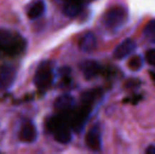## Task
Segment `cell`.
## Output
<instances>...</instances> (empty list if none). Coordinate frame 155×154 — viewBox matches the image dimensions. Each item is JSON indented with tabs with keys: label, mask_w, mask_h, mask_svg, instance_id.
Segmentation results:
<instances>
[{
	"label": "cell",
	"mask_w": 155,
	"mask_h": 154,
	"mask_svg": "<svg viewBox=\"0 0 155 154\" xmlns=\"http://www.w3.org/2000/svg\"><path fill=\"white\" fill-rule=\"evenodd\" d=\"M79 49L84 53H91L97 47V40L92 32H87L79 40Z\"/></svg>",
	"instance_id": "cell-11"
},
{
	"label": "cell",
	"mask_w": 155,
	"mask_h": 154,
	"mask_svg": "<svg viewBox=\"0 0 155 154\" xmlns=\"http://www.w3.org/2000/svg\"><path fill=\"white\" fill-rule=\"evenodd\" d=\"M89 114H90V109L89 108H84L82 110H80L73 118V121H72V128L75 132H80L82 129H84V125L87 123V119L89 117Z\"/></svg>",
	"instance_id": "cell-12"
},
{
	"label": "cell",
	"mask_w": 155,
	"mask_h": 154,
	"mask_svg": "<svg viewBox=\"0 0 155 154\" xmlns=\"http://www.w3.org/2000/svg\"><path fill=\"white\" fill-rule=\"evenodd\" d=\"M74 98L69 94H62L58 96L54 101V108L58 111H67L74 106Z\"/></svg>",
	"instance_id": "cell-14"
},
{
	"label": "cell",
	"mask_w": 155,
	"mask_h": 154,
	"mask_svg": "<svg viewBox=\"0 0 155 154\" xmlns=\"http://www.w3.org/2000/svg\"><path fill=\"white\" fill-rule=\"evenodd\" d=\"M128 67L133 71H138L143 67V59L139 56H134L129 60Z\"/></svg>",
	"instance_id": "cell-16"
},
{
	"label": "cell",
	"mask_w": 155,
	"mask_h": 154,
	"mask_svg": "<svg viewBox=\"0 0 155 154\" xmlns=\"http://www.w3.org/2000/svg\"><path fill=\"white\" fill-rule=\"evenodd\" d=\"M23 48V39L8 30L0 28V56L15 55Z\"/></svg>",
	"instance_id": "cell-1"
},
{
	"label": "cell",
	"mask_w": 155,
	"mask_h": 154,
	"mask_svg": "<svg viewBox=\"0 0 155 154\" xmlns=\"http://www.w3.org/2000/svg\"><path fill=\"white\" fill-rule=\"evenodd\" d=\"M127 20H128V11L121 5L112 6L102 16V22L104 27L111 30L123 27Z\"/></svg>",
	"instance_id": "cell-2"
},
{
	"label": "cell",
	"mask_w": 155,
	"mask_h": 154,
	"mask_svg": "<svg viewBox=\"0 0 155 154\" xmlns=\"http://www.w3.org/2000/svg\"><path fill=\"white\" fill-rule=\"evenodd\" d=\"M53 84V69L48 60L40 62L34 75V84L39 90H47Z\"/></svg>",
	"instance_id": "cell-3"
},
{
	"label": "cell",
	"mask_w": 155,
	"mask_h": 154,
	"mask_svg": "<svg viewBox=\"0 0 155 154\" xmlns=\"http://www.w3.org/2000/svg\"><path fill=\"white\" fill-rule=\"evenodd\" d=\"M79 69L86 79H93V78L97 76L100 73V71H101L100 64H98L96 60H92V59L84 60V61L79 64Z\"/></svg>",
	"instance_id": "cell-8"
},
{
	"label": "cell",
	"mask_w": 155,
	"mask_h": 154,
	"mask_svg": "<svg viewBox=\"0 0 155 154\" xmlns=\"http://www.w3.org/2000/svg\"><path fill=\"white\" fill-rule=\"evenodd\" d=\"M37 136H38L37 128L32 120H25L21 123L18 132V138L20 142L32 144L37 139Z\"/></svg>",
	"instance_id": "cell-6"
},
{
	"label": "cell",
	"mask_w": 155,
	"mask_h": 154,
	"mask_svg": "<svg viewBox=\"0 0 155 154\" xmlns=\"http://www.w3.org/2000/svg\"><path fill=\"white\" fill-rule=\"evenodd\" d=\"M145 35L149 40L155 42V19L149 21L145 27Z\"/></svg>",
	"instance_id": "cell-15"
},
{
	"label": "cell",
	"mask_w": 155,
	"mask_h": 154,
	"mask_svg": "<svg viewBox=\"0 0 155 154\" xmlns=\"http://www.w3.org/2000/svg\"><path fill=\"white\" fill-rule=\"evenodd\" d=\"M82 8H84V0H65L62 11L67 17L73 18L81 12Z\"/></svg>",
	"instance_id": "cell-10"
},
{
	"label": "cell",
	"mask_w": 155,
	"mask_h": 154,
	"mask_svg": "<svg viewBox=\"0 0 155 154\" xmlns=\"http://www.w3.org/2000/svg\"><path fill=\"white\" fill-rule=\"evenodd\" d=\"M45 3L43 0H37L29 8L27 12V15L31 20H36L40 18L45 13Z\"/></svg>",
	"instance_id": "cell-13"
},
{
	"label": "cell",
	"mask_w": 155,
	"mask_h": 154,
	"mask_svg": "<svg viewBox=\"0 0 155 154\" xmlns=\"http://www.w3.org/2000/svg\"><path fill=\"white\" fill-rule=\"evenodd\" d=\"M146 60L150 66L155 67V49H150L146 52Z\"/></svg>",
	"instance_id": "cell-17"
},
{
	"label": "cell",
	"mask_w": 155,
	"mask_h": 154,
	"mask_svg": "<svg viewBox=\"0 0 155 154\" xmlns=\"http://www.w3.org/2000/svg\"><path fill=\"white\" fill-rule=\"evenodd\" d=\"M54 139L59 144H69L72 139L71 129L63 120H52L50 127Z\"/></svg>",
	"instance_id": "cell-4"
},
{
	"label": "cell",
	"mask_w": 155,
	"mask_h": 154,
	"mask_svg": "<svg viewBox=\"0 0 155 154\" xmlns=\"http://www.w3.org/2000/svg\"><path fill=\"white\" fill-rule=\"evenodd\" d=\"M86 144L92 151L101 150V132L99 125H94L86 135Z\"/></svg>",
	"instance_id": "cell-7"
},
{
	"label": "cell",
	"mask_w": 155,
	"mask_h": 154,
	"mask_svg": "<svg viewBox=\"0 0 155 154\" xmlns=\"http://www.w3.org/2000/svg\"><path fill=\"white\" fill-rule=\"evenodd\" d=\"M17 70L13 64L0 67V91H8L16 80Z\"/></svg>",
	"instance_id": "cell-5"
},
{
	"label": "cell",
	"mask_w": 155,
	"mask_h": 154,
	"mask_svg": "<svg viewBox=\"0 0 155 154\" xmlns=\"http://www.w3.org/2000/svg\"><path fill=\"white\" fill-rule=\"evenodd\" d=\"M136 50V43L132 39H126L120 42L114 50V57L116 59H123Z\"/></svg>",
	"instance_id": "cell-9"
},
{
	"label": "cell",
	"mask_w": 155,
	"mask_h": 154,
	"mask_svg": "<svg viewBox=\"0 0 155 154\" xmlns=\"http://www.w3.org/2000/svg\"><path fill=\"white\" fill-rule=\"evenodd\" d=\"M146 152L149 154H155V146H150L149 148L146 150Z\"/></svg>",
	"instance_id": "cell-18"
}]
</instances>
